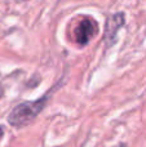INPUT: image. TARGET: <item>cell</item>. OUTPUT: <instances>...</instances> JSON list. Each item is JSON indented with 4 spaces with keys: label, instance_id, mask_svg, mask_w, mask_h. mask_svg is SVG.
<instances>
[{
    "label": "cell",
    "instance_id": "obj_1",
    "mask_svg": "<svg viewBox=\"0 0 146 147\" xmlns=\"http://www.w3.org/2000/svg\"><path fill=\"white\" fill-rule=\"evenodd\" d=\"M47 101H48V94L36 101H27L20 103L10 111L8 116V123L14 128H22L28 125L41 112Z\"/></svg>",
    "mask_w": 146,
    "mask_h": 147
},
{
    "label": "cell",
    "instance_id": "obj_2",
    "mask_svg": "<svg viewBox=\"0 0 146 147\" xmlns=\"http://www.w3.org/2000/svg\"><path fill=\"white\" fill-rule=\"evenodd\" d=\"M98 32V25L91 18H83L74 31L75 41L79 45H87L91 39L95 38Z\"/></svg>",
    "mask_w": 146,
    "mask_h": 147
},
{
    "label": "cell",
    "instance_id": "obj_3",
    "mask_svg": "<svg viewBox=\"0 0 146 147\" xmlns=\"http://www.w3.org/2000/svg\"><path fill=\"white\" fill-rule=\"evenodd\" d=\"M124 22H126V18H124V14L122 12L111 14L107 18L106 26H105V34H103V40H105L107 47H110L115 41L116 34L120 30L122 26L124 25Z\"/></svg>",
    "mask_w": 146,
    "mask_h": 147
},
{
    "label": "cell",
    "instance_id": "obj_4",
    "mask_svg": "<svg viewBox=\"0 0 146 147\" xmlns=\"http://www.w3.org/2000/svg\"><path fill=\"white\" fill-rule=\"evenodd\" d=\"M3 134V128H0V136Z\"/></svg>",
    "mask_w": 146,
    "mask_h": 147
},
{
    "label": "cell",
    "instance_id": "obj_5",
    "mask_svg": "<svg viewBox=\"0 0 146 147\" xmlns=\"http://www.w3.org/2000/svg\"><path fill=\"white\" fill-rule=\"evenodd\" d=\"M119 147H126V145H120V146H119Z\"/></svg>",
    "mask_w": 146,
    "mask_h": 147
}]
</instances>
